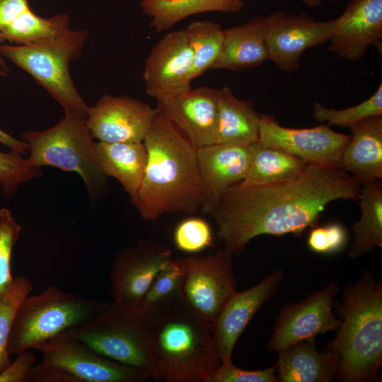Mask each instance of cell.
Masks as SVG:
<instances>
[{
	"label": "cell",
	"instance_id": "1",
	"mask_svg": "<svg viewBox=\"0 0 382 382\" xmlns=\"http://www.w3.org/2000/svg\"><path fill=\"white\" fill-rule=\"evenodd\" d=\"M361 185L340 167L307 164L291 179L267 184L242 180L222 197L211 216L225 250L240 255L263 234L301 236L316 226L326 205L358 200Z\"/></svg>",
	"mask_w": 382,
	"mask_h": 382
},
{
	"label": "cell",
	"instance_id": "2",
	"mask_svg": "<svg viewBox=\"0 0 382 382\" xmlns=\"http://www.w3.org/2000/svg\"><path fill=\"white\" fill-rule=\"evenodd\" d=\"M143 142L147 163L134 204L141 217L155 220L165 214L197 213L201 203L197 148L159 112Z\"/></svg>",
	"mask_w": 382,
	"mask_h": 382
},
{
	"label": "cell",
	"instance_id": "3",
	"mask_svg": "<svg viewBox=\"0 0 382 382\" xmlns=\"http://www.w3.org/2000/svg\"><path fill=\"white\" fill-rule=\"evenodd\" d=\"M150 346L156 381L212 382L221 365L211 324L183 302L150 318Z\"/></svg>",
	"mask_w": 382,
	"mask_h": 382
},
{
	"label": "cell",
	"instance_id": "4",
	"mask_svg": "<svg viewBox=\"0 0 382 382\" xmlns=\"http://www.w3.org/2000/svg\"><path fill=\"white\" fill-rule=\"evenodd\" d=\"M342 323L327 349L340 358V382L381 381L382 284L364 274L348 286L340 307Z\"/></svg>",
	"mask_w": 382,
	"mask_h": 382
},
{
	"label": "cell",
	"instance_id": "5",
	"mask_svg": "<svg viewBox=\"0 0 382 382\" xmlns=\"http://www.w3.org/2000/svg\"><path fill=\"white\" fill-rule=\"evenodd\" d=\"M107 303L47 286L25 296L16 311L8 343L10 355L37 349L47 341L92 320Z\"/></svg>",
	"mask_w": 382,
	"mask_h": 382
},
{
	"label": "cell",
	"instance_id": "6",
	"mask_svg": "<svg viewBox=\"0 0 382 382\" xmlns=\"http://www.w3.org/2000/svg\"><path fill=\"white\" fill-rule=\"evenodd\" d=\"M60 335L81 341L101 355L156 380L150 318L137 306L112 301L92 320Z\"/></svg>",
	"mask_w": 382,
	"mask_h": 382
},
{
	"label": "cell",
	"instance_id": "7",
	"mask_svg": "<svg viewBox=\"0 0 382 382\" xmlns=\"http://www.w3.org/2000/svg\"><path fill=\"white\" fill-rule=\"evenodd\" d=\"M93 138L86 115L64 110V117L57 125L42 131L25 132L21 140L28 146L27 159L31 165L76 172L88 191L95 194L105 185L106 175L97 162Z\"/></svg>",
	"mask_w": 382,
	"mask_h": 382
},
{
	"label": "cell",
	"instance_id": "8",
	"mask_svg": "<svg viewBox=\"0 0 382 382\" xmlns=\"http://www.w3.org/2000/svg\"><path fill=\"white\" fill-rule=\"evenodd\" d=\"M86 30L70 28L51 38L21 45H0L1 55L31 75L63 107L87 115L89 106L80 96L69 72L71 62L81 54Z\"/></svg>",
	"mask_w": 382,
	"mask_h": 382
},
{
	"label": "cell",
	"instance_id": "9",
	"mask_svg": "<svg viewBox=\"0 0 382 382\" xmlns=\"http://www.w3.org/2000/svg\"><path fill=\"white\" fill-rule=\"evenodd\" d=\"M37 349L42 360L32 368L26 382H142L150 378L144 371L110 359L71 337L59 335Z\"/></svg>",
	"mask_w": 382,
	"mask_h": 382
},
{
	"label": "cell",
	"instance_id": "10",
	"mask_svg": "<svg viewBox=\"0 0 382 382\" xmlns=\"http://www.w3.org/2000/svg\"><path fill=\"white\" fill-rule=\"evenodd\" d=\"M182 300L211 325L236 291L233 255L225 249L183 257Z\"/></svg>",
	"mask_w": 382,
	"mask_h": 382
},
{
	"label": "cell",
	"instance_id": "11",
	"mask_svg": "<svg viewBox=\"0 0 382 382\" xmlns=\"http://www.w3.org/2000/svg\"><path fill=\"white\" fill-rule=\"evenodd\" d=\"M338 291L337 284L331 282L301 302L284 305L267 347L279 352L300 342L315 339L318 335L337 331L342 321L334 316L332 308Z\"/></svg>",
	"mask_w": 382,
	"mask_h": 382
},
{
	"label": "cell",
	"instance_id": "12",
	"mask_svg": "<svg viewBox=\"0 0 382 382\" xmlns=\"http://www.w3.org/2000/svg\"><path fill=\"white\" fill-rule=\"evenodd\" d=\"M351 135L328 125L296 129L280 125L272 115L261 114L259 142L277 148L308 164L341 168L342 154Z\"/></svg>",
	"mask_w": 382,
	"mask_h": 382
},
{
	"label": "cell",
	"instance_id": "13",
	"mask_svg": "<svg viewBox=\"0 0 382 382\" xmlns=\"http://www.w3.org/2000/svg\"><path fill=\"white\" fill-rule=\"evenodd\" d=\"M267 44L270 60L290 72L300 65L303 52L329 41L335 20L319 22L306 13L276 11L266 17Z\"/></svg>",
	"mask_w": 382,
	"mask_h": 382
},
{
	"label": "cell",
	"instance_id": "14",
	"mask_svg": "<svg viewBox=\"0 0 382 382\" xmlns=\"http://www.w3.org/2000/svg\"><path fill=\"white\" fill-rule=\"evenodd\" d=\"M163 244L140 240L121 250L110 274L112 301L137 306L158 273L171 260Z\"/></svg>",
	"mask_w": 382,
	"mask_h": 382
},
{
	"label": "cell",
	"instance_id": "15",
	"mask_svg": "<svg viewBox=\"0 0 382 382\" xmlns=\"http://www.w3.org/2000/svg\"><path fill=\"white\" fill-rule=\"evenodd\" d=\"M158 113L136 98L105 94L89 107L87 124L99 141H144Z\"/></svg>",
	"mask_w": 382,
	"mask_h": 382
},
{
	"label": "cell",
	"instance_id": "16",
	"mask_svg": "<svg viewBox=\"0 0 382 382\" xmlns=\"http://www.w3.org/2000/svg\"><path fill=\"white\" fill-rule=\"evenodd\" d=\"M192 54L185 29L166 34L145 60L143 79L146 94L157 99L187 91Z\"/></svg>",
	"mask_w": 382,
	"mask_h": 382
},
{
	"label": "cell",
	"instance_id": "17",
	"mask_svg": "<svg viewBox=\"0 0 382 382\" xmlns=\"http://www.w3.org/2000/svg\"><path fill=\"white\" fill-rule=\"evenodd\" d=\"M219 92V88L208 86L190 88L156 99V109L199 149L215 144Z\"/></svg>",
	"mask_w": 382,
	"mask_h": 382
},
{
	"label": "cell",
	"instance_id": "18",
	"mask_svg": "<svg viewBox=\"0 0 382 382\" xmlns=\"http://www.w3.org/2000/svg\"><path fill=\"white\" fill-rule=\"evenodd\" d=\"M283 270L267 276L255 286L236 291L227 301L211 325L214 342L221 364L233 362L236 342L262 306L277 291L283 279Z\"/></svg>",
	"mask_w": 382,
	"mask_h": 382
},
{
	"label": "cell",
	"instance_id": "19",
	"mask_svg": "<svg viewBox=\"0 0 382 382\" xmlns=\"http://www.w3.org/2000/svg\"><path fill=\"white\" fill-rule=\"evenodd\" d=\"M250 145L214 144L197 149L202 214L211 215L226 192L244 180L250 161Z\"/></svg>",
	"mask_w": 382,
	"mask_h": 382
},
{
	"label": "cell",
	"instance_id": "20",
	"mask_svg": "<svg viewBox=\"0 0 382 382\" xmlns=\"http://www.w3.org/2000/svg\"><path fill=\"white\" fill-rule=\"evenodd\" d=\"M335 20L329 51L349 61L360 60L382 38V0H351Z\"/></svg>",
	"mask_w": 382,
	"mask_h": 382
},
{
	"label": "cell",
	"instance_id": "21",
	"mask_svg": "<svg viewBox=\"0 0 382 382\" xmlns=\"http://www.w3.org/2000/svg\"><path fill=\"white\" fill-rule=\"evenodd\" d=\"M351 139L341 168L361 187L382 179V115L365 119L349 127Z\"/></svg>",
	"mask_w": 382,
	"mask_h": 382
},
{
	"label": "cell",
	"instance_id": "22",
	"mask_svg": "<svg viewBox=\"0 0 382 382\" xmlns=\"http://www.w3.org/2000/svg\"><path fill=\"white\" fill-rule=\"evenodd\" d=\"M266 36L265 16L224 30L222 48L211 69L241 71L270 60Z\"/></svg>",
	"mask_w": 382,
	"mask_h": 382
},
{
	"label": "cell",
	"instance_id": "23",
	"mask_svg": "<svg viewBox=\"0 0 382 382\" xmlns=\"http://www.w3.org/2000/svg\"><path fill=\"white\" fill-rule=\"evenodd\" d=\"M315 339L296 343L279 352L274 365L281 382H331L336 379L340 358L327 349L318 352Z\"/></svg>",
	"mask_w": 382,
	"mask_h": 382
},
{
	"label": "cell",
	"instance_id": "24",
	"mask_svg": "<svg viewBox=\"0 0 382 382\" xmlns=\"http://www.w3.org/2000/svg\"><path fill=\"white\" fill-rule=\"evenodd\" d=\"M95 155L103 173L117 180L134 204L147 163L144 142L98 141L95 144Z\"/></svg>",
	"mask_w": 382,
	"mask_h": 382
},
{
	"label": "cell",
	"instance_id": "25",
	"mask_svg": "<svg viewBox=\"0 0 382 382\" xmlns=\"http://www.w3.org/2000/svg\"><path fill=\"white\" fill-rule=\"evenodd\" d=\"M260 120L252 100L237 98L228 86L219 89L215 144L248 146L258 141Z\"/></svg>",
	"mask_w": 382,
	"mask_h": 382
},
{
	"label": "cell",
	"instance_id": "26",
	"mask_svg": "<svg viewBox=\"0 0 382 382\" xmlns=\"http://www.w3.org/2000/svg\"><path fill=\"white\" fill-rule=\"evenodd\" d=\"M140 5L151 18L150 27L160 33L196 14L213 11L238 13L245 6V0H141Z\"/></svg>",
	"mask_w": 382,
	"mask_h": 382
},
{
	"label": "cell",
	"instance_id": "27",
	"mask_svg": "<svg viewBox=\"0 0 382 382\" xmlns=\"http://www.w3.org/2000/svg\"><path fill=\"white\" fill-rule=\"evenodd\" d=\"M358 200L361 216L352 226L354 239L348 250L352 259L382 248V186L379 180L362 186Z\"/></svg>",
	"mask_w": 382,
	"mask_h": 382
},
{
	"label": "cell",
	"instance_id": "28",
	"mask_svg": "<svg viewBox=\"0 0 382 382\" xmlns=\"http://www.w3.org/2000/svg\"><path fill=\"white\" fill-rule=\"evenodd\" d=\"M308 163L284 150L257 141L250 145L249 168L243 180L267 184L298 175Z\"/></svg>",
	"mask_w": 382,
	"mask_h": 382
},
{
	"label": "cell",
	"instance_id": "29",
	"mask_svg": "<svg viewBox=\"0 0 382 382\" xmlns=\"http://www.w3.org/2000/svg\"><path fill=\"white\" fill-rule=\"evenodd\" d=\"M184 274L183 258L171 259L155 277L137 307L151 318L183 302Z\"/></svg>",
	"mask_w": 382,
	"mask_h": 382
},
{
	"label": "cell",
	"instance_id": "30",
	"mask_svg": "<svg viewBox=\"0 0 382 382\" xmlns=\"http://www.w3.org/2000/svg\"><path fill=\"white\" fill-rule=\"evenodd\" d=\"M192 50L190 81L211 69L223 45L224 30L219 23L209 20L191 23L185 29Z\"/></svg>",
	"mask_w": 382,
	"mask_h": 382
},
{
	"label": "cell",
	"instance_id": "31",
	"mask_svg": "<svg viewBox=\"0 0 382 382\" xmlns=\"http://www.w3.org/2000/svg\"><path fill=\"white\" fill-rule=\"evenodd\" d=\"M69 29V17L65 13L45 18L30 8L1 32L4 41L17 45H28L54 37Z\"/></svg>",
	"mask_w": 382,
	"mask_h": 382
},
{
	"label": "cell",
	"instance_id": "32",
	"mask_svg": "<svg viewBox=\"0 0 382 382\" xmlns=\"http://www.w3.org/2000/svg\"><path fill=\"white\" fill-rule=\"evenodd\" d=\"M33 289L32 282L20 275L13 278L10 289L0 298V372L12 361L8 343L13 322L18 306Z\"/></svg>",
	"mask_w": 382,
	"mask_h": 382
},
{
	"label": "cell",
	"instance_id": "33",
	"mask_svg": "<svg viewBox=\"0 0 382 382\" xmlns=\"http://www.w3.org/2000/svg\"><path fill=\"white\" fill-rule=\"evenodd\" d=\"M378 115H382L381 83L370 98L355 106L337 110L327 108L319 102H315L313 112V118L319 122L349 128L365 119Z\"/></svg>",
	"mask_w": 382,
	"mask_h": 382
},
{
	"label": "cell",
	"instance_id": "34",
	"mask_svg": "<svg viewBox=\"0 0 382 382\" xmlns=\"http://www.w3.org/2000/svg\"><path fill=\"white\" fill-rule=\"evenodd\" d=\"M40 168L31 165L17 151H0V188L4 196H13L20 185L41 177Z\"/></svg>",
	"mask_w": 382,
	"mask_h": 382
},
{
	"label": "cell",
	"instance_id": "35",
	"mask_svg": "<svg viewBox=\"0 0 382 382\" xmlns=\"http://www.w3.org/2000/svg\"><path fill=\"white\" fill-rule=\"evenodd\" d=\"M23 227L16 221L11 212L0 209V298L10 289L13 277L11 275L12 251L18 240Z\"/></svg>",
	"mask_w": 382,
	"mask_h": 382
},
{
	"label": "cell",
	"instance_id": "36",
	"mask_svg": "<svg viewBox=\"0 0 382 382\" xmlns=\"http://www.w3.org/2000/svg\"><path fill=\"white\" fill-rule=\"evenodd\" d=\"M176 247L184 252L195 253L212 245L210 225L203 219L190 217L181 221L173 234Z\"/></svg>",
	"mask_w": 382,
	"mask_h": 382
},
{
	"label": "cell",
	"instance_id": "37",
	"mask_svg": "<svg viewBox=\"0 0 382 382\" xmlns=\"http://www.w3.org/2000/svg\"><path fill=\"white\" fill-rule=\"evenodd\" d=\"M348 239L345 228L339 223H331L311 227L307 245L311 250L318 254H333L342 250Z\"/></svg>",
	"mask_w": 382,
	"mask_h": 382
},
{
	"label": "cell",
	"instance_id": "38",
	"mask_svg": "<svg viewBox=\"0 0 382 382\" xmlns=\"http://www.w3.org/2000/svg\"><path fill=\"white\" fill-rule=\"evenodd\" d=\"M274 366L262 370H245L233 362L221 364L215 372L212 382H278Z\"/></svg>",
	"mask_w": 382,
	"mask_h": 382
},
{
	"label": "cell",
	"instance_id": "39",
	"mask_svg": "<svg viewBox=\"0 0 382 382\" xmlns=\"http://www.w3.org/2000/svg\"><path fill=\"white\" fill-rule=\"evenodd\" d=\"M14 361L0 372V382H26L34 366L35 356L30 350L21 352Z\"/></svg>",
	"mask_w": 382,
	"mask_h": 382
},
{
	"label": "cell",
	"instance_id": "40",
	"mask_svg": "<svg viewBox=\"0 0 382 382\" xmlns=\"http://www.w3.org/2000/svg\"><path fill=\"white\" fill-rule=\"evenodd\" d=\"M30 8L28 0H0V32Z\"/></svg>",
	"mask_w": 382,
	"mask_h": 382
},
{
	"label": "cell",
	"instance_id": "41",
	"mask_svg": "<svg viewBox=\"0 0 382 382\" xmlns=\"http://www.w3.org/2000/svg\"><path fill=\"white\" fill-rule=\"evenodd\" d=\"M0 143L11 150L25 154L28 151V146L21 139H18L0 128Z\"/></svg>",
	"mask_w": 382,
	"mask_h": 382
},
{
	"label": "cell",
	"instance_id": "42",
	"mask_svg": "<svg viewBox=\"0 0 382 382\" xmlns=\"http://www.w3.org/2000/svg\"><path fill=\"white\" fill-rule=\"evenodd\" d=\"M4 42L1 33L0 32V43ZM0 52V76H7L9 73V69H8L6 62H4L3 57Z\"/></svg>",
	"mask_w": 382,
	"mask_h": 382
},
{
	"label": "cell",
	"instance_id": "43",
	"mask_svg": "<svg viewBox=\"0 0 382 382\" xmlns=\"http://www.w3.org/2000/svg\"><path fill=\"white\" fill-rule=\"evenodd\" d=\"M310 7H317L321 5L322 0H300Z\"/></svg>",
	"mask_w": 382,
	"mask_h": 382
},
{
	"label": "cell",
	"instance_id": "44",
	"mask_svg": "<svg viewBox=\"0 0 382 382\" xmlns=\"http://www.w3.org/2000/svg\"><path fill=\"white\" fill-rule=\"evenodd\" d=\"M330 1H338V0H330Z\"/></svg>",
	"mask_w": 382,
	"mask_h": 382
}]
</instances>
